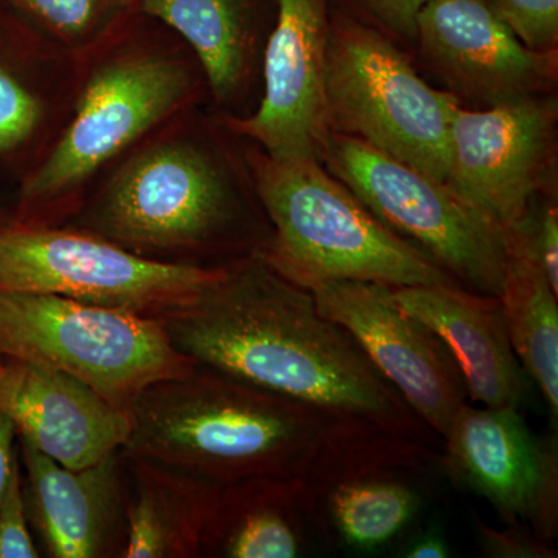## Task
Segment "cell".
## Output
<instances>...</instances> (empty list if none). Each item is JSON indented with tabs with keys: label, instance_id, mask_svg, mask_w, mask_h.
Masks as SVG:
<instances>
[{
	"label": "cell",
	"instance_id": "obj_1",
	"mask_svg": "<svg viewBox=\"0 0 558 558\" xmlns=\"http://www.w3.org/2000/svg\"><path fill=\"white\" fill-rule=\"evenodd\" d=\"M178 351L234 379L341 421L429 444V429L310 290L258 252L220 266L182 310L160 319Z\"/></svg>",
	"mask_w": 558,
	"mask_h": 558
},
{
	"label": "cell",
	"instance_id": "obj_25",
	"mask_svg": "<svg viewBox=\"0 0 558 558\" xmlns=\"http://www.w3.org/2000/svg\"><path fill=\"white\" fill-rule=\"evenodd\" d=\"M517 38L537 51H556L558 0H487Z\"/></svg>",
	"mask_w": 558,
	"mask_h": 558
},
{
	"label": "cell",
	"instance_id": "obj_5",
	"mask_svg": "<svg viewBox=\"0 0 558 558\" xmlns=\"http://www.w3.org/2000/svg\"><path fill=\"white\" fill-rule=\"evenodd\" d=\"M325 98L329 131L446 183L461 102L428 86L389 36L347 11L330 10Z\"/></svg>",
	"mask_w": 558,
	"mask_h": 558
},
{
	"label": "cell",
	"instance_id": "obj_27",
	"mask_svg": "<svg viewBox=\"0 0 558 558\" xmlns=\"http://www.w3.org/2000/svg\"><path fill=\"white\" fill-rule=\"evenodd\" d=\"M349 14L389 38L416 44L417 20L429 0H339Z\"/></svg>",
	"mask_w": 558,
	"mask_h": 558
},
{
	"label": "cell",
	"instance_id": "obj_20",
	"mask_svg": "<svg viewBox=\"0 0 558 558\" xmlns=\"http://www.w3.org/2000/svg\"><path fill=\"white\" fill-rule=\"evenodd\" d=\"M123 458L130 508L121 558H201L222 486L145 459Z\"/></svg>",
	"mask_w": 558,
	"mask_h": 558
},
{
	"label": "cell",
	"instance_id": "obj_29",
	"mask_svg": "<svg viewBox=\"0 0 558 558\" xmlns=\"http://www.w3.org/2000/svg\"><path fill=\"white\" fill-rule=\"evenodd\" d=\"M529 238L535 255L545 270L550 288L558 295V213L556 204L549 202L542 211L527 209L524 215Z\"/></svg>",
	"mask_w": 558,
	"mask_h": 558
},
{
	"label": "cell",
	"instance_id": "obj_18",
	"mask_svg": "<svg viewBox=\"0 0 558 558\" xmlns=\"http://www.w3.org/2000/svg\"><path fill=\"white\" fill-rule=\"evenodd\" d=\"M392 295L444 341L473 402L484 407L520 405L523 371L510 343L498 296L428 286L392 288Z\"/></svg>",
	"mask_w": 558,
	"mask_h": 558
},
{
	"label": "cell",
	"instance_id": "obj_24",
	"mask_svg": "<svg viewBox=\"0 0 558 558\" xmlns=\"http://www.w3.org/2000/svg\"><path fill=\"white\" fill-rule=\"evenodd\" d=\"M0 47V157L24 148L46 119V102L25 70Z\"/></svg>",
	"mask_w": 558,
	"mask_h": 558
},
{
	"label": "cell",
	"instance_id": "obj_8",
	"mask_svg": "<svg viewBox=\"0 0 558 558\" xmlns=\"http://www.w3.org/2000/svg\"><path fill=\"white\" fill-rule=\"evenodd\" d=\"M429 444L362 421H337L299 480L315 537L374 550L410 526L424 506L439 454Z\"/></svg>",
	"mask_w": 558,
	"mask_h": 558
},
{
	"label": "cell",
	"instance_id": "obj_19",
	"mask_svg": "<svg viewBox=\"0 0 558 558\" xmlns=\"http://www.w3.org/2000/svg\"><path fill=\"white\" fill-rule=\"evenodd\" d=\"M312 537L315 532L299 480L260 476L220 487L201 557H303Z\"/></svg>",
	"mask_w": 558,
	"mask_h": 558
},
{
	"label": "cell",
	"instance_id": "obj_26",
	"mask_svg": "<svg viewBox=\"0 0 558 558\" xmlns=\"http://www.w3.org/2000/svg\"><path fill=\"white\" fill-rule=\"evenodd\" d=\"M39 557H43V553L36 546L31 532L22 483L21 457H17L5 490L0 497V558Z\"/></svg>",
	"mask_w": 558,
	"mask_h": 558
},
{
	"label": "cell",
	"instance_id": "obj_28",
	"mask_svg": "<svg viewBox=\"0 0 558 558\" xmlns=\"http://www.w3.org/2000/svg\"><path fill=\"white\" fill-rule=\"evenodd\" d=\"M476 539L481 553L490 558H556L557 550L548 539L537 537L526 527L509 526L499 529L487 526L478 517H473Z\"/></svg>",
	"mask_w": 558,
	"mask_h": 558
},
{
	"label": "cell",
	"instance_id": "obj_33",
	"mask_svg": "<svg viewBox=\"0 0 558 558\" xmlns=\"http://www.w3.org/2000/svg\"><path fill=\"white\" fill-rule=\"evenodd\" d=\"M0 360H2V357H0Z\"/></svg>",
	"mask_w": 558,
	"mask_h": 558
},
{
	"label": "cell",
	"instance_id": "obj_14",
	"mask_svg": "<svg viewBox=\"0 0 558 558\" xmlns=\"http://www.w3.org/2000/svg\"><path fill=\"white\" fill-rule=\"evenodd\" d=\"M264 54V95L247 119L231 121L277 161H322L326 119V47L330 0H275Z\"/></svg>",
	"mask_w": 558,
	"mask_h": 558
},
{
	"label": "cell",
	"instance_id": "obj_30",
	"mask_svg": "<svg viewBox=\"0 0 558 558\" xmlns=\"http://www.w3.org/2000/svg\"><path fill=\"white\" fill-rule=\"evenodd\" d=\"M20 457V444L13 422L0 411V497L9 483L14 461Z\"/></svg>",
	"mask_w": 558,
	"mask_h": 558
},
{
	"label": "cell",
	"instance_id": "obj_11",
	"mask_svg": "<svg viewBox=\"0 0 558 558\" xmlns=\"http://www.w3.org/2000/svg\"><path fill=\"white\" fill-rule=\"evenodd\" d=\"M557 105L531 97L487 109L454 106L446 183L505 231L519 222L553 165Z\"/></svg>",
	"mask_w": 558,
	"mask_h": 558
},
{
	"label": "cell",
	"instance_id": "obj_6",
	"mask_svg": "<svg viewBox=\"0 0 558 558\" xmlns=\"http://www.w3.org/2000/svg\"><path fill=\"white\" fill-rule=\"evenodd\" d=\"M0 357L60 371L128 411L145 389L197 366L159 318L10 290H0Z\"/></svg>",
	"mask_w": 558,
	"mask_h": 558
},
{
	"label": "cell",
	"instance_id": "obj_9",
	"mask_svg": "<svg viewBox=\"0 0 558 558\" xmlns=\"http://www.w3.org/2000/svg\"><path fill=\"white\" fill-rule=\"evenodd\" d=\"M220 266L150 259L87 231L0 227V290L163 318L196 299Z\"/></svg>",
	"mask_w": 558,
	"mask_h": 558
},
{
	"label": "cell",
	"instance_id": "obj_4",
	"mask_svg": "<svg viewBox=\"0 0 558 558\" xmlns=\"http://www.w3.org/2000/svg\"><path fill=\"white\" fill-rule=\"evenodd\" d=\"M244 211L207 149L185 137L132 154L72 229L105 238L145 258H191L245 247Z\"/></svg>",
	"mask_w": 558,
	"mask_h": 558
},
{
	"label": "cell",
	"instance_id": "obj_21",
	"mask_svg": "<svg viewBox=\"0 0 558 558\" xmlns=\"http://www.w3.org/2000/svg\"><path fill=\"white\" fill-rule=\"evenodd\" d=\"M506 270L499 303L510 343L529 376L558 414V304L535 255L524 216L505 230Z\"/></svg>",
	"mask_w": 558,
	"mask_h": 558
},
{
	"label": "cell",
	"instance_id": "obj_32",
	"mask_svg": "<svg viewBox=\"0 0 558 558\" xmlns=\"http://www.w3.org/2000/svg\"><path fill=\"white\" fill-rule=\"evenodd\" d=\"M9 226V222H3V220H0V227Z\"/></svg>",
	"mask_w": 558,
	"mask_h": 558
},
{
	"label": "cell",
	"instance_id": "obj_10",
	"mask_svg": "<svg viewBox=\"0 0 558 558\" xmlns=\"http://www.w3.org/2000/svg\"><path fill=\"white\" fill-rule=\"evenodd\" d=\"M322 163L384 226L416 245L462 288L499 296L505 231L459 199L447 183L333 131L323 146Z\"/></svg>",
	"mask_w": 558,
	"mask_h": 558
},
{
	"label": "cell",
	"instance_id": "obj_7",
	"mask_svg": "<svg viewBox=\"0 0 558 558\" xmlns=\"http://www.w3.org/2000/svg\"><path fill=\"white\" fill-rule=\"evenodd\" d=\"M191 84L189 69L165 51L132 47L106 58L53 148L22 183L11 222L53 226L95 172L186 101Z\"/></svg>",
	"mask_w": 558,
	"mask_h": 558
},
{
	"label": "cell",
	"instance_id": "obj_22",
	"mask_svg": "<svg viewBox=\"0 0 558 558\" xmlns=\"http://www.w3.org/2000/svg\"><path fill=\"white\" fill-rule=\"evenodd\" d=\"M137 5L190 44L219 101L244 89L263 0H137Z\"/></svg>",
	"mask_w": 558,
	"mask_h": 558
},
{
	"label": "cell",
	"instance_id": "obj_12",
	"mask_svg": "<svg viewBox=\"0 0 558 558\" xmlns=\"http://www.w3.org/2000/svg\"><path fill=\"white\" fill-rule=\"evenodd\" d=\"M307 290L319 312L357 340L417 417L446 438L468 392L444 341L400 306L391 286L325 281Z\"/></svg>",
	"mask_w": 558,
	"mask_h": 558
},
{
	"label": "cell",
	"instance_id": "obj_31",
	"mask_svg": "<svg viewBox=\"0 0 558 558\" xmlns=\"http://www.w3.org/2000/svg\"><path fill=\"white\" fill-rule=\"evenodd\" d=\"M403 556L407 558H447L451 556V553L440 532L432 529L414 539Z\"/></svg>",
	"mask_w": 558,
	"mask_h": 558
},
{
	"label": "cell",
	"instance_id": "obj_15",
	"mask_svg": "<svg viewBox=\"0 0 558 558\" xmlns=\"http://www.w3.org/2000/svg\"><path fill=\"white\" fill-rule=\"evenodd\" d=\"M416 46L449 94L476 109L538 97L556 78L557 50L529 49L487 0H429Z\"/></svg>",
	"mask_w": 558,
	"mask_h": 558
},
{
	"label": "cell",
	"instance_id": "obj_17",
	"mask_svg": "<svg viewBox=\"0 0 558 558\" xmlns=\"http://www.w3.org/2000/svg\"><path fill=\"white\" fill-rule=\"evenodd\" d=\"M0 411L17 439L62 468L86 469L123 450L131 411L60 371L24 360H0Z\"/></svg>",
	"mask_w": 558,
	"mask_h": 558
},
{
	"label": "cell",
	"instance_id": "obj_23",
	"mask_svg": "<svg viewBox=\"0 0 558 558\" xmlns=\"http://www.w3.org/2000/svg\"><path fill=\"white\" fill-rule=\"evenodd\" d=\"M62 49L97 46L137 0H0Z\"/></svg>",
	"mask_w": 558,
	"mask_h": 558
},
{
	"label": "cell",
	"instance_id": "obj_3",
	"mask_svg": "<svg viewBox=\"0 0 558 558\" xmlns=\"http://www.w3.org/2000/svg\"><path fill=\"white\" fill-rule=\"evenodd\" d=\"M256 194L271 231L256 252L301 288L369 281L462 288L416 245L380 222L322 161H255Z\"/></svg>",
	"mask_w": 558,
	"mask_h": 558
},
{
	"label": "cell",
	"instance_id": "obj_2",
	"mask_svg": "<svg viewBox=\"0 0 558 558\" xmlns=\"http://www.w3.org/2000/svg\"><path fill=\"white\" fill-rule=\"evenodd\" d=\"M131 418L123 457L218 486L299 475L330 425L341 421L202 365L145 389Z\"/></svg>",
	"mask_w": 558,
	"mask_h": 558
},
{
	"label": "cell",
	"instance_id": "obj_13",
	"mask_svg": "<svg viewBox=\"0 0 558 558\" xmlns=\"http://www.w3.org/2000/svg\"><path fill=\"white\" fill-rule=\"evenodd\" d=\"M440 468L486 498L509 526L553 542L558 534L557 439H539L519 407L464 403L444 438Z\"/></svg>",
	"mask_w": 558,
	"mask_h": 558
},
{
	"label": "cell",
	"instance_id": "obj_16",
	"mask_svg": "<svg viewBox=\"0 0 558 558\" xmlns=\"http://www.w3.org/2000/svg\"><path fill=\"white\" fill-rule=\"evenodd\" d=\"M20 444L28 520L50 558H121L128 542L130 475L123 454L62 468Z\"/></svg>",
	"mask_w": 558,
	"mask_h": 558
}]
</instances>
